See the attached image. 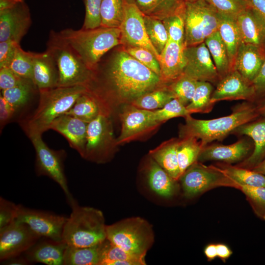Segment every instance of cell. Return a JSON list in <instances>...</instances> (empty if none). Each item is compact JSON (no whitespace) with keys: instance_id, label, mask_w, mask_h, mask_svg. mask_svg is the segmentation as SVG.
I'll return each instance as SVG.
<instances>
[{"instance_id":"14","label":"cell","mask_w":265,"mask_h":265,"mask_svg":"<svg viewBox=\"0 0 265 265\" xmlns=\"http://www.w3.org/2000/svg\"><path fill=\"white\" fill-rule=\"evenodd\" d=\"M41 238L26 223L15 220L0 229V261L23 254Z\"/></svg>"},{"instance_id":"10","label":"cell","mask_w":265,"mask_h":265,"mask_svg":"<svg viewBox=\"0 0 265 265\" xmlns=\"http://www.w3.org/2000/svg\"><path fill=\"white\" fill-rule=\"evenodd\" d=\"M116 145L109 114H101L88 123L84 159L105 163L112 157Z\"/></svg>"},{"instance_id":"35","label":"cell","mask_w":265,"mask_h":265,"mask_svg":"<svg viewBox=\"0 0 265 265\" xmlns=\"http://www.w3.org/2000/svg\"><path fill=\"white\" fill-rule=\"evenodd\" d=\"M203 147L200 141L195 137L180 138L177 157L181 176L189 166L198 161Z\"/></svg>"},{"instance_id":"48","label":"cell","mask_w":265,"mask_h":265,"mask_svg":"<svg viewBox=\"0 0 265 265\" xmlns=\"http://www.w3.org/2000/svg\"><path fill=\"white\" fill-rule=\"evenodd\" d=\"M220 14L235 19L248 5L246 0H205Z\"/></svg>"},{"instance_id":"47","label":"cell","mask_w":265,"mask_h":265,"mask_svg":"<svg viewBox=\"0 0 265 265\" xmlns=\"http://www.w3.org/2000/svg\"><path fill=\"white\" fill-rule=\"evenodd\" d=\"M122 47L132 57L160 77L159 62L150 51L140 47Z\"/></svg>"},{"instance_id":"44","label":"cell","mask_w":265,"mask_h":265,"mask_svg":"<svg viewBox=\"0 0 265 265\" xmlns=\"http://www.w3.org/2000/svg\"><path fill=\"white\" fill-rule=\"evenodd\" d=\"M185 7L179 12L164 18L162 22L167 32L168 40L185 46Z\"/></svg>"},{"instance_id":"5","label":"cell","mask_w":265,"mask_h":265,"mask_svg":"<svg viewBox=\"0 0 265 265\" xmlns=\"http://www.w3.org/2000/svg\"><path fill=\"white\" fill-rule=\"evenodd\" d=\"M59 33L91 70L96 67L106 53L121 45L119 28L100 26L79 30L66 28Z\"/></svg>"},{"instance_id":"25","label":"cell","mask_w":265,"mask_h":265,"mask_svg":"<svg viewBox=\"0 0 265 265\" xmlns=\"http://www.w3.org/2000/svg\"><path fill=\"white\" fill-rule=\"evenodd\" d=\"M67 246L63 240H56L41 237L23 254L30 264L63 265Z\"/></svg>"},{"instance_id":"57","label":"cell","mask_w":265,"mask_h":265,"mask_svg":"<svg viewBox=\"0 0 265 265\" xmlns=\"http://www.w3.org/2000/svg\"><path fill=\"white\" fill-rule=\"evenodd\" d=\"M265 20V0H246Z\"/></svg>"},{"instance_id":"12","label":"cell","mask_w":265,"mask_h":265,"mask_svg":"<svg viewBox=\"0 0 265 265\" xmlns=\"http://www.w3.org/2000/svg\"><path fill=\"white\" fill-rule=\"evenodd\" d=\"M125 105L119 114L121 130L116 139L117 145L138 139L161 124L156 120L153 110L139 108L131 104Z\"/></svg>"},{"instance_id":"39","label":"cell","mask_w":265,"mask_h":265,"mask_svg":"<svg viewBox=\"0 0 265 265\" xmlns=\"http://www.w3.org/2000/svg\"><path fill=\"white\" fill-rule=\"evenodd\" d=\"M125 0H102L101 26L119 28L125 13Z\"/></svg>"},{"instance_id":"62","label":"cell","mask_w":265,"mask_h":265,"mask_svg":"<svg viewBox=\"0 0 265 265\" xmlns=\"http://www.w3.org/2000/svg\"><path fill=\"white\" fill-rule=\"evenodd\" d=\"M182 0L184 1L185 2H192L197 1L198 0Z\"/></svg>"},{"instance_id":"21","label":"cell","mask_w":265,"mask_h":265,"mask_svg":"<svg viewBox=\"0 0 265 265\" xmlns=\"http://www.w3.org/2000/svg\"><path fill=\"white\" fill-rule=\"evenodd\" d=\"M88 123L74 116L63 114L54 120L49 129L62 135L71 147L84 158Z\"/></svg>"},{"instance_id":"61","label":"cell","mask_w":265,"mask_h":265,"mask_svg":"<svg viewBox=\"0 0 265 265\" xmlns=\"http://www.w3.org/2000/svg\"><path fill=\"white\" fill-rule=\"evenodd\" d=\"M252 170L265 175V158L259 164L253 168Z\"/></svg>"},{"instance_id":"13","label":"cell","mask_w":265,"mask_h":265,"mask_svg":"<svg viewBox=\"0 0 265 265\" xmlns=\"http://www.w3.org/2000/svg\"><path fill=\"white\" fill-rule=\"evenodd\" d=\"M144 15L133 0H125V13L119 28L121 45L124 47H140L150 51L159 61V55L151 43L147 35Z\"/></svg>"},{"instance_id":"58","label":"cell","mask_w":265,"mask_h":265,"mask_svg":"<svg viewBox=\"0 0 265 265\" xmlns=\"http://www.w3.org/2000/svg\"><path fill=\"white\" fill-rule=\"evenodd\" d=\"M204 254L209 261L214 260L217 257L216 244L211 243L207 245L204 249Z\"/></svg>"},{"instance_id":"28","label":"cell","mask_w":265,"mask_h":265,"mask_svg":"<svg viewBox=\"0 0 265 265\" xmlns=\"http://www.w3.org/2000/svg\"><path fill=\"white\" fill-rule=\"evenodd\" d=\"M110 109L97 96L87 90L77 99L65 114L71 115L87 123L101 114H109Z\"/></svg>"},{"instance_id":"8","label":"cell","mask_w":265,"mask_h":265,"mask_svg":"<svg viewBox=\"0 0 265 265\" xmlns=\"http://www.w3.org/2000/svg\"><path fill=\"white\" fill-rule=\"evenodd\" d=\"M179 181L184 196L189 199L217 187L240 188L217 166H206L198 161L182 174Z\"/></svg>"},{"instance_id":"7","label":"cell","mask_w":265,"mask_h":265,"mask_svg":"<svg viewBox=\"0 0 265 265\" xmlns=\"http://www.w3.org/2000/svg\"><path fill=\"white\" fill-rule=\"evenodd\" d=\"M106 239L127 252L145 257L154 241L152 225L140 217L124 219L106 226Z\"/></svg>"},{"instance_id":"52","label":"cell","mask_w":265,"mask_h":265,"mask_svg":"<svg viewBox=\"0 0 265 265\" xmlns=\"http://www.w3.org/2000/svg\"><path fill=\"white\" fill-rule=\"evenodd\" d=\"M19 44L12 41L0 42V68L9 67Z\"/></svg>"},{"instance_id":"2","label":"cell","mask_w":265,"mask_h":265,"mask_svg":"<svg viewBox=\"0 0 265 265\" xmlns=\"http://www.w3.org/2000/svg\"><path fill=\"white\" fill-rule=\"evenodd\" d=\"M259 117L256 103L248 101L237 106L230 115L217 118L197 119L189 114L180 126L179 138L195 137L204 147L214 140H223L239 126Z\"/></svg>"},{"instance_id":"38","label":"cell","mask_w":265,"mask_h":265,"mask_svg":"<svg viewBox=\"0 0 265 265\" xmlns=\"http://www.w3.org/2000/svg\"><path fill=\"white\" fill-rule=\"evenodd\" d=\"M213 91L211 83L198 81L191 101L186 106L190 114L207 113L211 111L214 105L211 100Z\"/></svg>"},{"instance_id":"6","label":"cell","mask_w":265,"mask_h":265,"mask_svg":"<svg viewBox=\"0 0 265 265\" xmlns=\"http://www.w3.org/2000/svg\"><path fill=\"white\" fill-rule=\"evenodd\" d=\"M46 51L51 55L57 67V87L87 86L92 79V70L85 64L59 32L50 31Z\"/></svg>"},{"instance_id":"3","label":"cell","mask_w":265,"mask_h":265,"mask_svg":"<svg viewBox=\"0 0 265 265\" xmlns=\"http://www.w3.org/2000/svg\"><path fill=\"white\" fill-rule=\"evenodd\" d=\"M87 90L85 86L55 87L39 90V100L33 114L23 125L25 132L42 134L57 117L65 114Z\"/></svg>"},{"instance_id":"26","label":"cell","mask_w":265,"mask_h":265,"mask_svg":"<svg viewBox=\"0 0 265 265\" xmlns=\"http://www.w3.org/2000/svg\"><path fill=\"white\" fill-rule=\"evenodd\" d=\"M265 62V49L242 42L236 56L234 70L252 83Z\"/></svg>"},{"instance_id":"27","label":"cell","mask_w":265,"mask_h":265,"mask_svg":"<svg viewBox=\"0 0 265 265\" xmlns=\"http://www.w3.org/2000/svg\"><path fill=\"white\" fill-rule=\"evenodd\" d=\"M32 80L38 90L57 86V67L47 51L40 53L33 52Z\"/></svg>"},{"instance_id":"45","label":"cell","mask_w":265,"mask_h":265,"mask_svg":"<svg viewBox=\"0 0 265 265\" xmlns=\"http://www.w3.org/2000/svg\"><path fill=\"white\" fill-rule=\"evenodd\" d=\"M239 190L245 195L255 214L265 220V187L240 186Z\"/></svg>"},{"instance_id":"11","label":"cell","mask_w":265,"mask_h":265,"mask_svg":"<svg viewBox=\"0 0 265 265\" xmlns=\"http://www.w3.org/2000/svg\"><path fill=\"white\" fill-rule=\"evenodd\" d=\"M35 151V171L39 176H45L56 182L63 190L68 203L74 199L68 186L64 173V161L66 153L64 150H54L44 142L42 134L27 135Z\"/></svg>"},{"instance_id":"34","label":"cell","mask_w":265,"mask_h":265,"mask_svg":"<svg viewBox=\"0 0 265 265\" xmlns=\"http://www.w3.org/2000/svg\"><path fill=\"white\" fill-rule=\"evenodd\" d=\"M231 179L240 186L265 187V175L252 169L225 163L216 165Z\"/></svg>"},{"instance_id":"19","label":"cell","mask_w":265,"mask_h":265,"mask_svg":"<svg viewBox=\"0 0 265 265\" xmlns=\"http://www.w3.org/2000/svg\"><path fill=\"white\" fill-rule=\"evenodd\" d=\"M241 138L234 143L225 145L213 144L205 146L198 157V161H219L231 164L243 161L251 154L254 148L253 141Z\"/></svg>"},{"instance_id":"55","label":"cell","mask_w":265,"mask_h":265,"mask_svg":"<svg viewBox=\"0 0 265 265\" xmlns=\"http://www.w3.org/2000/svg\"><path fill=\"white\" fill-rule=\"evenodd\" d=\"M216 246L217 257L223 262H225L232 255V250L227 245L223 243H218Z\"/></svg>"},{"instance_id":"15","label":"cell","mask_w":265,"mask_h":265,"mask_svg":"<svg viewBox=\"0 0 265 265\" xmlns=\"http://www.w3.org/2000/svg\"><path fill=\"white\" fill-rule=\"evenodd\" d=\"M67 217L53 212L30 209L19 205L16 220L27 224L41 237L62 240Z\"/></svg>"},{"instance_id":"60","label":"cell","mask_w":265,"mask_h":265,"mask_svg":"<svg viewBox=\"0 0 265 265\" xmlns=\"http://www.w3.org/2000/svg\"><path fill=\"white\" fill-rule=\"evenodd\" d=\"M255 103L260 116L265 117V98L261 99Z\"/></svg>"},{"instance_id":"20","label":"cell","mask_w":265,"mask_h":265,"mask_svg":"<svg viewBox=\"0 0 265 265\" xmlns=\"http://www.w3.org/2000/svg\"><path fill=\"white\" fill-rule=\"evenodd\" d=\"M251 138L254 148L251 155L237 166L252 169L265 158V117L260 116L243 124L232 132Z\"/></svg>"},{"instance_id":"18","label":"cell","mask_w":265,"mask_h":265,"mask_svg":"<svg viewBox=\"0 0 265 265\" xmlns=\"http://www.w3.org/2000/svg\"><path fill=\"white\" fill-rule=\"evenodd\" d=\"M256 94L253 83L234 70L219 80L212 95L213 103L224 100H243L255 102Z\"/></svg>"},{"instance_id":"4","label":"cell","mask_w":265,"mask_h":265,"mask_svg":"<svg viewBox=\"0 0 265 265\" xmlns=\"http://www.w3.org/2000/svg\"><path fill=\"white\" fill-rule=\"evenodd\" d=\"M69 204L72 212L67 217L62 232V239L68 246L89 247L106 239V225L101 211L80 206L74 199Z\"/></svg>"},{"instance_id":"16","label":"cell","mask_w":265,"mask_h":265,"mask_svg":"<svg viewBox=\"0 0 265 265\" xmlns=\"http://www.w3.org/2000/svg\"><path fill=\"white\" fill-rule=\"evenodd\" d=\"M184 75L197 81L218 83L220 78L205 42L186 47Z\"/></svg>"},{"instance_id":"36","label":"cell","mask_w":265,"mask_h":265,"mask_svg":"<svg viewBox=\"0 0 265 265\" xmlns=\"http://www.w3.org/2000/svg\"><path fill=\"white\" fill-rule=\"evenodd\" d=\"M145 257L131 254L107 239L101 265H144Z\"/></svg>"},{"instance_id":"31","label":"cell","mask_w":265,"mask_h":265,"mask_svg":"<svg viewBox=\"0 0 265 265\" xmlns=\"http://www.w3.org/2000/svg\"><path fill=\"white\" fill-rule=\"evenodd\" d=\"M218 31L226 47L232 70L242 39L236 19L218 13Z\"/></svg>"},{"instance_id":"24","label":"cell","mask_w":265,"mask_h":265,"mask_svg":"<svg viewBox=\"0 0 265 265\" xmlns=\"http://www.w3.org/2000/svg\"><path fill=\"white\" fill-rule=\"evenodd\" d=\"M242 42L265 49V20L249 4L236 18Z\"/></svg>"},{"instance_id":"32","label":"cell","mask_w":265,"mask_h":265,"mask_svg":"<svg viewBox=\"0 0 265 265\" xmlns=\"http://www.w3.org/2000/svg\"><path fill=\"white\" fill-rule=\"evenodd\" d=\"M145 16L161 21L182 10L185 5L182 0H133Z\"/></svg>"},{"instance_id":"49","label":"cell","mask_w":265,"mask_h":265,"mask_svg":"<svg viewBox=\"0 0 265 265\" xmlns=\"http://www.w3.org/2000/svg\"><path fill=\"white\" fill-rule=\"evenodd\" d=\"M101 3L102 0H84L85 12L82 28L91 29L101 26Z\"/></svg>"},{"instance_id":"46","label":"cell","mask_w":265,"mask_h":265,"mask_svg":"<svg viewBox=\"0 0 265 265\" xmlns=\"http://www.w3.org/2000/svg\"><path fill=\"white\" fill-rule=\"evenodd\" d=\"M156 120L162 124L170 119L184 117L190 114L186 108L176 99H173L163 107L153 110Z\"/></svg>"},{"instance_id":"51","label":"cell","mask_w":265,"mask_h":265,"mask_svg":"<svg viewBox=\"0 0 265 265\" xmlns=\"http://www.w3.org/2000/svg\"><path fill=\"white\" fill-rule=\"evenodd\" d=\"M28 80L19 77L8 67L0 68V89L1 91L18 86Z\"/></svg>"},{"instance_id":"53","label":"cell","mask_w":265,"mask_h":265,"mask_svg":"<svg viewBox=\"0 0 265 265\" xmlns=\"http://www.w3.org/2000/svg\"><path fill=\"white\" fill-rule=\"evenodd\" d=\"M16 111L12 106L3 97L0 96V132L4 126L14 117Z\"/></svg>"},{"instance_id":"40","label":"cell","mask_w":265,"mask_h":265,"mask_svg":"<svg viewBox=\"0 0 265 265\" xmlns=\"http://www.w3.org/2000/svg\"><path fill=\"white\" fill-rule=\"evenodd\" d=\"M168 85L159 87L143 95L131 104L148 110H155L163 107L174 99Z\"/></svg>"},{"instance_id":"37","label":"cell","mask_w":265,"mask_h":265,"mask_svg":"<svg viewBox=\"0 0 265 265\" xmlns=\"http://www.w3.org/2000/svg\"><path fill=\"white\" fill-rule=\"evenodd\" d=\"M39 90L31 80L12 88L1 91L3 97L12 106L16 112L24 107Z\"/></svg>"},{"instance_id":"33","label":"cell","mask_w":265,"mask_h":265,"mask_svg":"<svg viewBox=\"0 0 265 265\" xmlns=\"http://www.w3.org/2000/svg\"><path fill=\"white\" fill-rule=\"evenodd\" d=\"M214 62L220 80L232 71L226 47L217 30L204 41Z\"/></svg>"},{"instance_id":"54","label":"cell","mask_w":265,"mask_h":265,"mask_svg":"<svg viewBox=\"0 0 265 265\" xmlns=\"http://www.w3.org/2000/svg\"><path fill=\"white\" fill-rule=\"evenodd\" d=\"M252 83L256 94L255 102L265 98V62Z\"/></svg>"},{"instance_id":"50","label":"cell","mask_w":265,"mask_h":265,"mask_svg":"<svg viewBox=\"0 0 265 265\" xmlns=\"http://www.w3.org/2000/svg\"><path fill=\"white\" fill-rule=\"evenodd\" d=\"M19 205L0 197V229L16 220Z\"/></svg>"},{"instance_id":"17","label":"cell","mask_w":265,"mask_h":265,"mask_svg":"<svg viewBox=\"0 0 265 265\" xmlns=\"http://www.w3.org/2000/svg\"><path fill=\"white\" fill-rule=\"evenodd\" d=\"M31 24L30 10L25 1L0 11V42L12 41L20 44Z\"/></svg>"},{"instance_id":"41","label":"cell","mask_w":265,"mask_h":265,"mask_svg":"<svg viewBox=\"0 0 265 265\" xmlns=\"http://www.w3.org/2000/svg\"><path fill=\"white\" fill-rule=\"evenodd\" d=\"M144 20L149 40L159 55L169 39L165 27L162 21L158 19L144 15Z\"/></svg>"},{"instance_id":"56","label":"cell","mask_w":265,"mask_h":265,"mask_svg":"<svg viewBox=\"0 0 265 265\" xmlns=\"http://www.w3.org/2000/svg\"><path fill=\"white\" fill-rule=\"evenodd\" d=\"M1 265H27L30 264L24 254L12 257L0 262Z\"/></svg>"},{"instance_id":"22","label":"cell","mask_w":265,"mask_h":265,"mask_svg":"<svg viewBox=\"0 0 265 265\" xmlns=\"http://www.w3.org/2000/svg\"><path fill=\"white\" fill-rule=\"evenodd\" d=\"M144 174L148 188L163 199H170L179 191L178 181L174 180L149 156L144 165Z\"/></svg>"},{"instance_id":"23","label":"cell","mask_w":265,"mask_h":265,"mask_svg":"<svg viewBox=\"0 0 265 265\" xmlns=\"http://www.w3.org/2000/svg\"><path fill=\"white\" fill-rule=\"evenodd\" d=\"M185 47V45L168 40L159 54L160 78L165 84H169L184 74L186 65Z\"/></svg>"},{"instance_id":"9","label":"cell","mask_w":265,"mask_h":265,"mask_svg":"<svg viewBox=\"0 0 265 265\" xmlns=\"http://www.w3.org/2000/svg\"><path fill=\"white\" fill-rule=\"evenodd\" d=\"M184 19L186 47L204 42L218 29V13L205 0L185 2Z\"/></svg>"},{"instance_id":"43","label":"cell","mask_w":265,"mask_h":265,"mask_svg":"<svg viewBox=\"0 0 265 265\" xmlns=\"http://www.w3.org/2000/svg\"><path fill=\"white\" fill-rule=\"evenodd\" d=\"M32 64L33 52L25 51L19 44L8 68L19 77L32 80Z\"/></svg>"},{"instance_id":"59","label":"cell","mask_w":265,"mask_h":265,"mask_svg":"<svg viewBox=\"0 0 265 265\" xmlns=\"http://www.w3.org/2000/svg\"><path fill=\"white\" fill-rule=\"evenodd\" d=\"M24 0H0V11L13 7Z\"/></svg>"},{"instance_id":"29","label":"cell","mask_w":265,"mask_h":265,"mask_svg":"<svg viewBox=\"0 0 265 265\" xmlns=\"http://www.w3.org/2000/svg\"><path fill=\"white\" fill-rule=\"evenodd\" d=\"M179 140V138L166 140L149 153L150 157L178 181L181 176L177 157Z\"/></svg>"},{"instance_id":"30","label":"cell","mask_w":265,"mask_h":265,"mask_svg":"<svg viewBox=\"0 0 265 265\" xmlns=\"http://www.w3.org/2000/svg\"><path fill=\"white\" fill-rule=\"evenodd\" d=\"M106 239L89 247L67 246L64 256L63 265H101Z\"/></svg>"},{"instance_id":"1","label":"cell","mask_w":265,"mask_h":265,"mask_svg":"<svg viewBox=\"0 0 265 265\" xmlns=\"http://www.w3.org/2000/svg\"><path fill=\"white\" fill-rule=\"evenodd\" d=\"M92 71L86 87L111 110L113 104H132L143 95L168 85L120 45L106 53Z\"/></svg>"},{"instance_id":"42","label":"cell","mask_w":265,"mask_h":265,"mask_svg":"<svg viewBox=\"0 0 265 265\" xmlns=\"http://www.w3.org/2000/svg\"><path fill=\"white\" fill-rule=\"evenodd\" d=\"M197 80L183 74L168 85L174 98L177 99L185 106L191 101L197 85Z\"/></svg>"}]
</instances>
